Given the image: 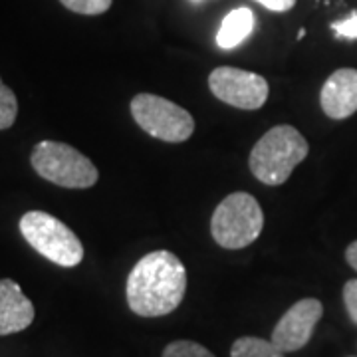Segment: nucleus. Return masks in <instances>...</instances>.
<instances>
[{
  "label": "nucleus",
  "instance_id": "obj_14",
  "mask_svg": "<svg viewBox=\"0 0 357 357\" xmlns=\"http://www.w3.org/2000/svg\"><path fill=\"white\" fill-rule=\"evenodd\" d=\"M163 357H215L204 345L189 340H178L165 347Z\"/></svg>",
  "mask_w": 357,
  "mask_h": 357
},
{
  "label": "nucleus",
  "instance_id": "obj_16",
  "mask_svg": "<svg viewBox=\"0 0 357 357\" xmlns=\"http://www.w3.org/2000/svg\"><path fill=\"white\" fill-rule=\"evenodd\" d=\"M332 30L335 32V36L347 40H357V13H351L345 20L333 22Z\"/></svg>",
  "mask_w": 357,
  "mask_h": 357
},
{
  "label": "nucleus",
  "instance_id": "obj_3",
  "mask_svg": "<svg viewBox=\"0 0 357 357\" xmlns=\"http://www.w3.org/2000/svg\"><path fill=\"white\" fill-rule=\"evenodd\" d=\"M264 229L262 206L250 192H232L225 197L211 218L215 243L227 250H241L255 243Z\"/></svg>",
  "mask_w": 357,
  "mask_h": 357
},
{
  "label": "nucleus",
  "instance_id": "obj_12",
  "mask_svg": "<svg viewBox=\"0 0 357 357\" xmlns=\"http://www.w3.org/2000/svg\"><path fill=\"white\" fill-rule=\"evenodd\" d=\"M230 357H284V351L262 337H238L230 347Z\"/></svg>",
  "mask_w": 357,
  "mask_h": 357
},
{
  "label": "nucleus",
  "instance_id": "obj_21",
  "mask_svg": "<svg viewBox=\"0 0 357 357\" xmlns=\"http://www.w3.org/2000/svg\"><path fill=\"white\" fill-rule=\"evenodd\" d=\"M192 4H197V6H201V4H204V2H206V0H191Z\"/></svg>",
  "mask_w": 357,
  "mask_h": 357
},
{
  "label": "nucleus",
  "instance_id": "obj_18",
  "mask_svg": "<svg viewBox=\"0 0 357 357\" xmlns=\"http://www.w3.org/2000/svg\"><path fill=\"white\" fill-rule=\"evenodd\" d=\"M256 2L272 13H288L296 6V0H256Z\"/></svg>",
  "mask_w": 357,
  "mask_h": 357
},
{
  "label": "nucleus",
  "instance_id": "obj_8",
  "mask_svg": "<svg viewBox=\"0 0 357 357\" xmlns=\"http://www.w3.org/2000/svg\"><path fill=\"white\" fill-rule=\"evenodd\" d=\"M324 316V306L316 298H304L296 302L272 330V344L284 354H292L307 345L318 321Z\"/></svg>",
  "mask_w": 357,
  "mask_h": 357
},
{
  "label": "nucleus",
  "instance_id": "obj_11",
  "mask_svg": "<svg viewBox=\"0 0 357 357\" xmlns=\"http://www.w3.org/2000/svg\"><path fill=\"white\" fill-rule=\"evenodd\" d=\"M256 28V16L248 6H238L230 10L217 32V46L222 50H234L246 40Z\"/></svg>",
  "mask_w": 357,
  "mask_h": 357
},
{
  "label": "nucleus",
  "instance_id": "obj_19",
  "mask_svg": "<svg viewBox=\"0 0 357 357\" xmlns=\"http://www.w3.org/2000/svg\"><path fill=\"white\" fill-rule=\"evenodd\" d=\"M345 260H347V264L357 272V241L347 246V250H345Z\"/></svg>",
  "mask_w": 357,
  "mask_h": 357
},
{
  "label": "nucleus",
  "instance_id": "obj_2",
  "mask_svg": "<svg viewBox=\"0 0 357 357\" xmlns=\"http://www.w3.org/2000/svg\"><path fill=\"white\" fill-rule=\"evenodd\" d=\"M306 137L292 126H276L256 141L248 167L260 183L278 187L286 183L294 169L307 157Z\"/></svg>",
  "mask_w": 357,
  "mask_h": 357
},
{
  "label": "nucleus",
  "instance_id": "obj_5",
  "mask_svg": "<svg viewBox=\"0 0 357 357\" xmlns=\"http://www.w3.org/2000/svg\"><path fill=\"white\" fill-rule=\"evenodd\" d=\"M18 227L26 243L54 264L74 268L84 260V246L76 232L50 213L28 211Z\"/></svg>",
  "mask_w": 357,
  "mask_h": 357
},
{
  "label": "nucleus",
  "instance_id": "obj_15",
  "mask_svg": "<svg viewBox=\"0 0 357 357\" xmlns=\"http://www.w3.org/2000/svg\"><path fill=\"white\" fill-rule=\"evenodd\" d=\"M62 6L76 14L84 16H98V14L107 13L112 8L114 0H60Z\"/></svg>",
  "mask_w": 357,
  "mask_h": 357
},
{
  "label": "nucleus",
  "instance_id": "obj_13",
  "mask_svg": "<svg viewBox=\"0 0 357 357\" xmlns=\"http://www.w3.org/2000/svg\"><path fill=\"white\" fill-rule=\"evenodd\" d=\"M18 115V100L14 91L0 79V129L13 128Z\"/></svg>",
  "mask_w": 357,
  "mask_h": 357
},
{
  "label": "nucleus",
  "instance_id": "obj_17",
  "mask_svg": "<svg viewBox=\"0 0 357 357\" xmlns=\"http://www.w3.org/2000/svg\"><path fill=\"white\" fill-rule=\"evenodd\" d=\"M344 304L347 316L357 326V280L345 282L344 286Z\"/></svg>",
  "mask_w": 357,
  "mask_h": 357
},
{
  "label": "nucleus",
  "instance_id": "obj_10",
  "mask_svg": "<svg viewBox=\"0 0 357 357\" xmlns=\"http://www.w3.org/2000/svg\"><path fill=\"white\" fill-rule=\"evenodd\" d=\"M34 306L22 288L10 278L0 280V335H10L26 330L34 321Z\"/></svg>",
  "mask_w": 357,
  "mask_h": 357
},
{
  "label": "nucleus",
  "instance_id": "obj_7",
  "mask_svg": "<svg viewBox=\"0 0 357 357\" xmlns=\"http://www.w3.org/2000/svg\"><path fill=\"white\" fill-rule=\"evenodd\" d=\"M208 88L220 102L248 112L260 109L266 103L270 91L266 77L232 66L215 68L208 76Z\"/></svg>",
  "mask_w": 357,
  "mask_h": 357
},
{
  "label": "nucleus",
  "instance_id": "obj_9",
  "mask_svg": "<svg viewBox=\"0 0 357 357\" xmlns=\"http://www.w3.org/2000/svg\"><path fill=\"white\" fill-rule=\"evenodd\" d=\"M319 105L330 119H347L357 112V70L340 68L326 79Z\"/></svg>",
  "mask_w": 357,
  "mask_h": 357
},
{
  "label": "nucleus",
  "instance_id": "obj_4",
  "mask_svg": "<svg viewBox=\"0 0 357 357\" xmlns=\"http://www.w3.org/2000/svg\"><path fill=\"white\" fill-rule=\"evenodd\" d=\"M30 163L44 181L64 189H89L98 183V167L68 143L40 141L34 145Z\"/></svg>",
  "mask_w": 357,
  "mask_h": 357
},
{
  "label": "nucleus",
  "instance_id": "obj_6",
  "mask_svg": "<svg viewBox=\"0 0 357 357\" xmlns=\"http://www.w3.org/2000/svg\"><path fill=\"white\" fill-rule=\"evenodd\" d=\"M135 123L147 135L167 143H183L195 131L192 115L177 103L153 93H137L129 103Z\"/></svg>",
  "mask_w": 357,
  "mask_h": 357
},
{
  "label": "nucleus",
  "instance_id": "obj_1",
  "mask_svg": "<svg viewBox=\"0 0 357 357\" xmlns=\"http://www.w3.org/2000/svg\"><path fill=\"white\" fill-rule=\"evenodd\" d=\"M187 292V268L169 250L145 255L129 272L126 284L129 310L141 318L175 312Z\"/></svg>",
  "mask_w": 357,
  "mask_h": 357
},
{
  "label": "nucleus",
  "instance_id": "obj_20",
  "mask_svg": "<svg viewBox=\"0 0 357 357\" xmlns=\"http://www.w3.org/2000/svg\"><path fill=\"white\" fill-rule=\"evenodd\" d=\"M304 36H306V30H304V28H300V32H298V40H302Z\"/></svg>",
  "mask_w": 357,
  "mask_h": 357
}]
</instances>
